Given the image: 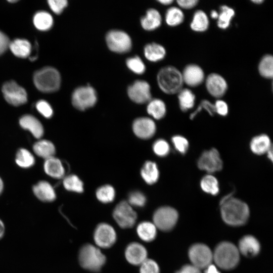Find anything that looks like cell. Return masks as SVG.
I'll return each mask as SVG.
<instances>
[{"label": "cell", "mask_w": 273, "mask_h": 273, "mask_svg": "<svg viewBox=\"0 0 273 273\" xmlns=\"http://www.w3.org/2000/svg\"><path fill=\"white\" fill-rule=\"evenodd\" d=\"M213 259L219 267L224 269H232L239 261V250L230 242H221L216 247Z\"/></svg>", "instance_id": "3957f363"}, {"label": "cell", "mask_w": 273, "mask_h": 273, "mask_svg": "<svg viewBox=\"0 0 273 273\" xmlns=\"http://www.w3.org/2000/svg\"><path fill=\"white\" fill-rule=\"evenodd\" d=\"M185 18L181 10L176 7L169 8L166 12L165 19L166 24L171 27L181 24Z\"/></svg>", "instance_id": "836d02e7"}, {"label": "cell", "mask_w": 273, "mask_h": 273, "mask_svg": "<svg viewBox=\"0 0 273 273\" xmlns=\"http://www.w3.org/2000/svg\"><path fill=\"white\" fill-rule=\"evenodd\" d=\"M136 233L142 241L149 242L152 241L156 238L157 228L153 222L143 221L138 225Z\"/></svg>", "instance_id": "d4e9b609"}, {"label": "cell", "mask_w": 273, "mask_h": 273, "mask_svg": "<svg viewBox=\"0 0 273 273\" xmlns=\"http://www.w3.org/2000/svg\"><path fill=\"white\" fill-rule=\"evenodd\" d=\"M78 259L82 267L97 272L101 270L106 262V258L98 247L86 244L80 248Z\"/></svg>", "instance_id": "277c9868"}, {"label": "cell", "mask_w": 273, "mask_h": 273, "mask_svg": "<svg viewBox=\"0 0 273 273\" xmlns=\"http://www.w3.org/2000/svg\"><path fill=\"white\" fill-rule=\"evenodd\" d=\"M127 93L130 99L138 104L145 103L151 100L150 85L144 80H135L128 86Z\"/></svg>", "instance_id": "4fadbf2b"}, {"label": "cell", "mask_w": 273, "mask_h": 273, "mask_svg": "<svg viewBox=\"0 0 273 273\" xmlns=\"http://www.w3.org/2000/svg\"><path fill=\"white\" fill-rule=\"evenodd\" d=\"M44 170L49 176L61 178L65 173L64 167L59 159L54 157L46 159L44 163Z\"/></svg>", "instance_id": "cb8c5ba5"}, {"label": "cell", "mask_w": 273, "mask_h": 273, "mask_svg": "<svg viewBox=\"0 0 273 273\" xmlns=\"http://www.w3.org/2000/svg\"><path fill=\"white\" fill-rule=\"evenodd\" d=\"M9 48L14 55L20 58L28 57L31 51L30 43L24 39L14 40L10 42Z\"/></svg>", "instance_id": "484cf974"}, {"label": "cell", "mask_w": 273, "mask_h": 273, "mask_svg": "<svg viewBox=\"0 0 273 273\" xmlns=\"http://www.w3.org/2000/svg\"><path fill=\"white\" fill-rule=\"evenodd\" d=\"M48 3L51 9L57 14L61 13L68 5L66 0H49Z\"/></svg>", "instance_id": "c3c4849f"}, {"label": "cell", "mask_w": 273, "mask_h": 273, "mask_svg": "<svg viewBox=\"0 0 273 273\" xmlns=\"http://www.w3.org/2000/svg\"><path fill=\"white\" fill-rule=\"evenodd\" d=\"M141 175L147 184L151 185L156 183L159 177V171L156 164L151 161L146 162L142 169Z\"/></svg>", "instance_id": "f546056e"}, {"label": "cell", "mask_w": 273, "mask_h": 273, "mask_svg": "<svg viewBox=\"0 0 273 273\" xmlns=\"http://www.w3.org/2000/svg\"><path fill=\"white\" fill-rule=\"evenodd\" d=\"M155 153L160 157L167 155L170 150L168 144L164 140H158L156 141L153 147Z\"/></svg>", "instance_id": "ee69618b"}, {"label": "cell", "mask_w": 273, "mask_h": 273, "mask_svg": "<svg viewBox=\"0 0 273 273\" xmlns=\"http://www.w3.org/2000/svg\"><path fill=\"white\" fill-rule=\"evenodd\" d=\"M142 28L147 31H152L161 24L162 17L159 12L154 8L148 9L140 20Z\"/></svg>", "instance_id": "ffe728a7"}, {"label": "cell", "mask_w": 273, "mask_h": 273, "mask_svg": "<svg viewBox=\"0 0 273 273\" xmlns=\"http://www.w3.org/2000/svg\"><path fill=\"white\" fill-rule=\"evenodd\" d=\"M177 219V211L168 206L158 208L153 216V223L157 229L162 231L171 230L176 224Z\"/></svg>", "instance_id": "ba28073f"}, {"label": "cell", "mask_w": 273, "mask_h": 273, "mask_svg": "<svg viewBox=\"0 0 273 273\" xmlns=\"http://www.w3.org/2000/svg\"><path fill=\"white\" fill-rule=\"evenodd\" d=\"M270 140L265 134L256 136L252 139L250 143V149L255 154L261 155L271 148Z\"/></svg>", "instance_id": "4316f807"}, {"label": "cell", "mask_w": 273, "mask_h": 273, "mask_svg": "<svg viewBox=\"0 0 273 273\" xmlns=\"http://www.w3.org/2000/svg\"><path fill=\"white\" fill-rule=\"evenodd\" d=\"M209 25V19L206 13L200 10L196 11L190 24L192 30L199 32H204L208 29Z\"/></svg>", "instance_id": "83f0119b"}, {"label": "cell", "mask_w": 273, "mask_h": 273, "mask_svg": "<svg viewBox=\"0 0 273 273\" xmlns=\"http://www.w3.org/2000/svg\"><path fill=\"white\" fill-rule=\"evenodd\" d=\"M166 53L164 47L156 42L148 43L144 47V56L150 62H156L163 60Z\"/></svg>", "instance_id": "603a6c76"}, {"label": "cell", "mask_w": 273, "mask_h": 273, "mask_svg": "<svg viewBox=\"0 0 273 273\" xmlns=\"http://www.w3.org/2000/svg\"><path fill=\"white\" fill-rule=\"evenodd\" d=\"M202 109L205 110L211 116L216 113L214 105L208 100H204L202 101L196 110L190 115V118L193 119L195 118Z\"/></svg>", "instance_id": "f6af8a7d"}, {"label": "cell", "mask_w": 273, "mask_h": 273, "mask_svg": "<svg viewBox=\"0 0 273 273\" xmlns=\"http://www.w3.org/2000/svg\"><path fill=\"white\" fill-rule=\"evenodd\" d=\"M17 1H16V0H13V1L10 0V1H9V2H11V3H15V2H17Z\"/></svg>", "instance_id": "6125c7cd"}, {"label": "cell", "mask_w": 273, "mask_h": 273, "mask_svg": "<svg viewBox=\"0 0 273 273\" xmlns=\"http://www.w3.org/2000/svg\"><path fill=\"white\" fill-rule=\"evenodd\" d=\"M214 105L215 112L221 116H225L228 113V106L223 100H217Z\"/></svg>", "instance_id": "681fc988"}, {"label": "cell", "mask_w": 273, "mask_h": 273, "mask_svg": "<svg viewBox=\"0 0 273 273\" xmlns=\"http://www.w3.org/2000/svg\"><path fill=\"white\" fill-rule=\"evenodd\" d=\"M33 151L38 156L45 159L54 157L55 148L53 144L48 140H40L34 144Z\"/></svg>", "instance_id": "f1b7e54d"}, {"label": "cell", "mask_w": 273, "mask_h": 273, "mask_svg": "<svg viewBox=\"0 0 273 273\" xmlns=\"http://www.w3.org/2000/svg\"><path fill=\"white\" fill-rule=\"evenodd\" d=\"M268 158L272 161V151L271 148L267 152Z\"/></svg>", "instance_id": "680465c9"}, {"label": "cell", "mask_w": 273, "mask_h": 273, "mask_svg": "<svg viewBox=\"0 0 273 273\" xmlns=\"http://www.w3.org/2000/svg\"><path fill=\"white\" fill-rule=\"evenodd\" d=\"M6 232L5 225L3 220L0 219V240L4 236Z\"/></svg>", "instance_id": "11a10c76"}, {"label": "cell", "mask_w": 273, "mask_h": 273, "mask_svg": "<svg viewBox=\"0 0 273 273\" xmlns=\"http://www.w3.org/2000/svg\"><path fill=\"white\" fill-rule=\"evenodd\" d=\"M36 108L37 111L46 118L51 117L53 114L51 105L46 101H38L36 104Z\"/></svg>", "instance_id": "7dc6e473"}, {"label": "cell", "mask_w": 273, "mask_h": 273, "mask_svg": "<svg viewBox=\"0 0 273 273\" xmlns=\"http://www.w3.org/2000/svg\"><path fill=\"white\" fill-rule=\"evenodd\" d=\"M35 160L32 154L27 150L20 149L17 153L16 162L22 168H29L33 165Z\"/></svg>", "instance_id": "74e56055"}, {"label": "cell", "mask_w": 273, "mask_h": 273, "mask_svg": "<svg viewBox=\"0 0 273 273\" xmlns=\"http://www.w3.org/2000/svg\"><path fill=\"white\" fill-rule=\"evenodd\" d=\"M201 188L208 194L215 195L219 192V186L217 179L212 175H207L201 179Z\"/></svg>", "instance_id": "8d00e7d4"}, {"label": "cell", "mask_w": 273, "mask_h": 273, "mask_svg": "<svg viewBox=\"0 0 273 273\" xmlns=\"http://www.w3.org/2000/svg\"><path fill=\"white\" fill-rule=\"evenodd\" d=\"M251 2L255 4H261L264 1L263 0H252Z\"/></svg>", "instance_id": "91938a15"}, {"label": "cell", "mask_w": 273, "mask_h": 273, "mask_svg": "<svg viewBox=\"0 0 273 273\" xmlns=\"http://www.w3.org/2000/svg\"><path fill=\"white\" fill-rule=\"evenodd\" d=\"M198 166L210 173L220 171L222 167V161L218 151L211 149L204 152L198 161Z\"/></svg>", "instance_id": "5bb4252c"}, {"label": "cell", "mask_w": 273, "mask_h": 273, "mask_svg": "<svg viewBox=\"0 0 273 273\" xmlns=\"http://www.w3.org/2000/svg\"><path fill=\"white\" fill-rule=\"evenodd\" d=\"M210 16L213 19H217L218 18V13L215 11V10H212L211 11V13H210Z\"/></svg>", "instance_id": "6f0895ef"}, {"label": "cell", "mask_w": 273, "mask_h": 273, "mask_svg": "<svg viewBox=\"0 0 273 273\" xmlns=\"http://www.w3.org/2000/svg\"><path fill=\"white\" fill-rule=\"evenodd\" d=\"M33 20L35 27L41 31H46L50 29L53 24L51 15L45 11L36 13L34 16Z\"/></svg>", "instance_id": "1f68e13d"}, {"label": "cell", "mask_w": 273, "mask_h": 273, "mask_svg": "<svg viewBox=\"0 0 273 273\" xmlns=\"http://www.w3.org/2000/svg\"><path fill=\"white\" fill-rule=\"evenodd\" d=\"M10 41L8 36L0 31V55L3 54L9 48Z\"/></svg>", "instance_id": "f907efd6"}, {"label": "cell", "mask_w": 273, "mask_h": 273, "mask_svg": "<svg viewBox=\"0 0 273 273\" xmlns=\"http://www.w3.org/2000/svg\"><path fill=\"white\" fill-rule=\"evenodd\" d=\"M97 101V94L92 86L87 85L75 88L72 95V103L76 109L84 110L94 106Z\"/></svg>", "instance_id": "52a82bcc"}, {"label": "cell", "mask_w": 273, "mask_h": 273, "mask_svg": "<svg viewBox=\"0 0 273 273\" xmlns=\"http://www.w3.org/2000/svg\"><path fill=\"white\" fill-rule=\"evenodd\" d=\"M235 14V12L233 8L226 5L221 6L217 18L218 27L222 29L228 28Z\"/></svg>", "instance_id": "e575fe53"}, {"label": "cell", "mask_w": 273, "mask_h": 273, "mask_svg": "<svg viewBox=\"0 0 273 273\" xmlns=\"http://www.w3.org/2000/svg\"><path fill=\"white\" fill-rule=\"evenodd\" d=\"M178 5L184 9H191L196 7L199 1L198 0H178Z\"/></svg>", "instance_id": "816d5d0a"}, {"label": "cell", "mask_w": 273, "mask_h": 273, "mask_svg": "<svg viewBox=\"0 0 273 273\" xmlns=\"http://www.w3.org/2000/svg\"><path fill=\"white\" fill-rule=\"evenodd\" d=\"M147 110L149 114L156 119L163 118L166 113L164 102L159 99L151 100L148 102Z\"/></svg>", "instance_id": "4dcf8cb0"}, {"label": "cell", "mask_w": 273, "mask_h": 273, "mask_svg": "<svg viewBox=\"0 0 273 273\" xmlns=\"http://www.w3.org/2000/svg\"><path fill=\"white\" fill-rule=\"evenodd\" d=\"M157 81L160 89L167 94L178 93L183 87L181 72L172 66L161 68L157 75Z\"/></svg>", "instance_id": "7a4b0ae2"}, {"label": "cell", "mask_w": 273, "mask_h": 273, "mask_svg": "<svg viewBox=\"0 0 273 273\" xmlns=\"http://www.w3.org/2000/svg\"><path fill=\"white\" fill-rule=\"evenodd\" d=\"M146 202L145 195L140 192H131L128 196V203L131 206L143 207Z\"/></svg>", "instance_id": "7bdbcfd3"}, {"label": "cell", "mask_w": 273, "mask_h": 273, "mask_svg": "<svg viewBox=\"0 0 273 273\" xmlns=\"http://www.w3.org/2000/svg\"><path fill=\"white\" fill-rule=\"evenodd\" d=\"M20 126L29 130L37 139L40 138L43 134V128L40 121L30 115L23 116L19 120Z\"/></svg>", "instance_id": "44dd1931"}, {"label": "cell", "mask_w": 273, "mask_h": 273, "mask_svg": "<svg viewBox=\"0 0 273 273\" xmlns=\"http://www.w3.org/2000/svg\"><path fill=\"white\" fill-rule=\"evenodd\" d=\"M158 2L161 4L168 5L172 3L173 1L171 0H158Z\"/></svg>", "instance_id": "9f6ffc18"}, {"label": "cell", "mask_w": 273, "mask_h": 273, "mask_svg": "<svg viewBox=\"0 0 273 273\" xmlns=\"http://www.w3.org/2000/svg\"><path fill=\"white\" fill-rule=\"evenodd\" d=\"M2 92L6 100L13 106H19L27 102L26 92L14 81L6 82Z\"/></svg>", "instance_id": "7c38bea8"}, {"label": "cell", "mask_w": 273, "mask_h": 273, "mask_svg": "<svg viewBox=\"0 0 273 273\" xmlns=\"http://www.w3.org/2000/svg\"><path fill=\"white\" fill-rule=\"evenodd\" d=\"M133 130L139 138L147 139L154 134L156 125L154 122L150 118H139L135 119L133 123Z\"/></svg>", "instance_id": "ac0fdd59"}, {"label": "cell", "mask_w": 273, "mask_h": 273, "mask_svg": "<svg viewBox=\"0 0 273 273\" xmlns=\"http://www.w3.org/2000/svg\"><path fill=\"white\" fill-rule=\"evenodd\" d=\"M206 87L208 93L215 98L222 97L228 89V83L220 75L212 73L205 80Z\"/></svg>", "instance_id": "9a60e30c"}, {"label": "cell", "mask_w": 273, "mask_h": 273, "mask_svg": "<svg viewBox=\"0 0 273 273\" xmlns=\"http://www.w3.org/2000/svg\"><path fill=\"white\" fill-rule=\"evenodd\" d=\"M116 233L111 225L101 223L96 228L94 233V240L99 247L108 248L115 243Z\"/></svg>", "instance_id": "8fae6325"}, {"label": "cell", "mask_w": 273, "mask_h": 273, "mask_svg": "<svg viewBox=\"0 0 273 273\" xmlns=\"http://www.w3.org/2000/svg\"><path fill=\"white\" fill-rule=\"evenodd\" d=\"M140 273H160V268L157 262L147 258L141 265Z\"/></svg>", "instance_id": "b9f144b4"}, {"label": "cell", "mask_w": 273, "mask_h": 273, "mask_svg": "<svg viewBox=\"0 0 273 273\" xmlns=\"http://www.w3.org/2000/svg\"><path fill=\"white\" fill-rule=\"evenodd\" d=\"M205 268V273H220L216 266L212 264H210Z\"/></svg>", "instance_id": "db71d44e"}, {"label": "cell", "mask_w": 273, "mask_h": 273, "mask_svg": "<svg viewBox=\"0 0 273 273\" xmlns=\"http://www.w3.org/2000/svg\"><path fill=\"white\" fill-rule=\"evenodd\" d=\"M33 81L36 88L40 91L43 93H52L59 88L61 84V76L55 68L46 67L34 73Z\"/></svg>", "instance_id": "5b68a950"}, {"label": "cell", "mask_w": 273, "mask_h": 273, "mask_svg": "<svg viewBox=\"0 0 273 273\" xmlns=\"http://www.w3.org/2000/svg\"><path fill=\"white\" fill-rule=\"evenodd\" d=\"M260 244L258 240L252 236H245L239 243V251L244 255L252 257L256 255L260 251Z\"/></svg>", "instance_id": "d6986e66"}, {"label": "cell", "mask_w": 273, "mask_h": 273, "mask_svg": "<svg viewBox=\"0 0 273 273\" xmlns=\"http://www.w3.org/2000/svg\"><path fill=\"white\" fill-rule=\"evenodd\" d=\"M113 216L117 224L123 229L133 226L137 218V214L132 206L125 201L117 205L113 210Z\"/></svg>", "instance_id": "9c48e42d"}, {"label": "cell", "mask_w": 273, "mask_h": 273, "mask_svg": "<svg viewBox=\"0 0 273 273\" xmlns=\"http://www.w3.org/2000/svg\"><path fill=\"white\" fill-rule=\"evenodd\" d=\"M147 251L145 246L138 242L130 243L125 250L126 260L134 265H140L147 259Z\"/></svg>", "instance_id": "e0dca14e"}, {"label": "cell", "mask_w": 273, "mask_h": 273, "mask_svg": "<svg viewBox=\"0 0 273 273\" xmlns=\"http://www.w3.org/2000/svg\"><path fill=\"white\" fill-rule=\"evenodd\" d=\"M178 99L180 108L183 111H186L194 106L195 96L188 88H182L178 93Z\"/></svg>", "instance_id": "d6a6232c"}, {"label": "cell", "mask_w": 273, "mask_h": 273, "mask_svg": "<svg viewBox=\"0 0 273 273\" xmlns=\"http://www.w3.org/2000/svg\"><path fill=\"white\" fill-rule=\"evenodd\" d=\"M63 185L67 190L70 191L81 193L83 191L82 182L75 175L66 177L63 180Z\"/></svg>", "instance_id": "f35d334b"}, {"label": "cell", "mask_w": 273, "mask_h": 273, "mask_svg": "<svg viewBox=\"0 0 273 273\" xmlns=\"http://www.w3.org/2000/svg\"><path fill=\"white\" fill-rule=\"evenodd\" d=\"M115 190L109 185L102 186L96 192L98 199L102 203H107L113 201L115 198Z\"/></svg>", "instance_id": "ab89813d"}, {"label": "cell", "mask_w": 273, "mask_h": 273, "mask_svg": "<svg viewBox=\"0 0 273 273\" xmlns=\"http://www.w3.org/2000/svg\"><path fill=\"white\" fill-rule=\"evenodd\" d=\"M106 44L112 52L125 53L129 52L132 47V40L126 32L118 29L109 31L105 37Z\"/></svg>", "instance_id": "8992f818"}, {"label": "cell", "mask_w": 273, "mask_h": 273, "mask_svg": "<svg viewBox=\"0 0 273 273\" xmlns=\"http://www.w3.org/2000/svg\"><path fill=\"white\" fill-rule=\"evenodd\" d=\"M126 65L131 71L137 74H142L146 70L144 62L138 56L127 58L126 60Z\"/></svg>", "instance_id": "60d3db41"}, {"label": "cell", "mask_w": 273, "mask_h": 273, "mask_svg": "<svg viewBox=\"0 0 273 273\" xmlns=\"http://www.w3.org/2000/svg\"><path fill=\"white\" fill-rule=\"evenodd\" d=\"M181 75L184 83L191 87L199 85L205 79L203 69L198 65L194 64L187 65Z\"/></svg>", "instance_id": "2e32d148"}, {"label": "cell", "mask_w": 273, "mask_h": 273, "mask_svg": "<svg viewBox=\"0 0 273 273\" xmlns=\"http://www.w3.org/2000/svg\"><path fill=\"white\" fill-rule=\"evenodd\" d=\"M221 214L225 223L231 225L239 226L247 222L249 209L245 202L232 197L221 204Z\"/></svg>", "instance_id": "6da1fadb"}, {"label": "cell", "mask_w": 273, "mask_h": 273, "mask_svg": "<svg viewBox=\"0 0 273 273\" xmlns=\"http://www.w3.org/2000/svg\"><path fill=\"white\" fill-rule=\"evenodd\" d=\"M258 71L260 75L265 78L270 79L273 76V57L267 54L261 59L258 64Z\"/></svg>", "instance_id": "d590c367"}, {"label": "cell", "mask_w": 273, "mask_h": 273, "mask_svg": "<svg viewBox=\"0 0 273 273\" xmlns=\"http://www.w3.org/2000/svg\"><path fill=\"white\" fill-rule=\"evenodd\" d=\"M176 273H201L200 269L192 265H186L183 266Z\"/></svg>", "instance_id": "f5cc1de1"}, {"label": "cell", "mask_w": 273, "mask_h": 273, "mask_svg": "<svg viewBox=\"0 0 273 273\" xmlns=\"http://www.w3.org/2000/svg\"><path fill=\"white\" fill-rule=\"evenodd\" d=\"M189 256L192 265L200 269L211 264L213 259L211 250L203 244H196L191 246L189 251Z\"/></svg>", "instance_id": "30bf717a"}, {"label": "cell", "mask_w": 273, "mask_h": 273, "mask_svg": "<svg viewBox=\"0 0 273 273\" xmlns=\"http://www.w3.org/2000/svg\"><path fill=\"white\" fill-rule=\"evenodd\" d=\"M175 148L180 153L185 154L189 147L188 140L180 135H175L172 139Z\"/></svg>", "instance_id": "bcb514c9"}, {"label": "cell", "mask_w": 273, "mask_h": 273, "mask_svg": "<svg viewBox=\"0 0 273 273\" xmlns=\"http://www.w3.org/2000/svg\"><path fill=\"white\" fill-rule=\"evenodd\" d=\"M3 188V183L2 180L1 179L0 177V194L2 192Z\"/></svg>", "instance_id": "94428289"}, {"label": "cell", "mask_w": 273, "mask_h": 273, "mask_svg": "<svg viewBox=\"0 0 273 273\" xmlns=\"http://www.w3.org/2000/svg\"><path fill=\"white\" fill-rule=\"evenodd\" d=\"M35 196L40 201L51 202L56 199V193L54 188L48 182L41 181L33 188Z\"/></svg>", "instance_id": "7402d4cb"}]
</instances>
